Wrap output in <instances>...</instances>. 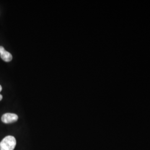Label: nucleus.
I'll return each mask as SVG.
<instances>
[{
  "instance_id": "f257e3e1",
  "label": "nucleus",
  "mask_w": 150,
  "mask_h": 150,
  "mask_svg": "<svg viewBox=\"0 0 150 150\" xmlns=\"http://www.w3.org/2000/svg\"><path fill=\"white\" fill-rule=\"evenodd\" d=\"M16 145V139L12 136H7L0 142V150H13Z\"/></svg>"
},
{
  "instance_id": "f03ea898",
  "label": "nucleus",
  "mask_w": 150,
  "mask_h": 150,
  "mask_svg": "<svg viewBox=\"0 0 150 150\" xmlns=\"http://www.w3.org/2000/svg\"><path fill=\"white\" fill-rule=\"evenodd\" d=\"M18 116L12 113H6L2 115L1 117L2 121L5 123H11L15 122L18 120Z\"/></svg>"
},
{
  "instance_id": "7ed1b4c3",
  "label": "nucleus",
  "mask_w": 150,
  "mask_h": 150,
  "mask_svg": "<svg viewBox=\"0 0 150 150\" xmlns=\"http://www.w3.org/2000/svg\"><path fill=\"white\" fill-rule=\"evenodd\" d=\"M0 56L4 61L8 62L12 59V56L10 52L6 51L3 46H0Z\"/></svg>"
},
{
  "instance_id": "20e7f679",
  "label": "nucleus",
  "mask_w": 150,
  "mask_h": 150,
  "mask_svg": "<svg viewBox=\"0 0 150 150\" xmlns=\"http://www.w3.org/2000/svg\"><path fill=\"white\" fill-rule=\"evenodd\" d=\"M2 98H3V97H2V96L1 95H0V101H1V100H2Z\"/></svg>"
},
{
  "instance_id": "39448f33",
  "label": "nucleus",
  "mask_w": 150,
  "mask_h": 150,
  "mask_svg": "<svg viewBox=\"0 0 150 150\" xmlns=\"http://www.w3.org/2000/svg\"><path fill=\"white\" fill-rule=\"evenodd\" d=\"M2 86L0 85V92L2 91Z\"/></svg>"
}]
</instances>
